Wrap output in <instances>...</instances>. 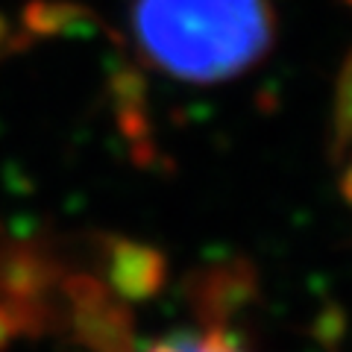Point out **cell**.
I'll list each match as a JSON object with an SVG mask.
<instances>
[{
	"label": "cell",
	"mask_w": 352,
	"mask_h": 352,
	"mask_svg": "<svg viewBox=\"0 0 352 352\" xmlns=\"http://www.w3.org/2000/svg\"><path fill=\"white\" fill-rule=\"evenodd\" d=\"M338 188H340V197H344V203L352 206V159H349V164H346V170L340 173Z\"/></svg>",
	"instance_id": "ba28073f"
},
{
	"label": "cell",
	"mask_w": 352,
	"mask_h": 352,
	"mask_svg": "<svg viewBox=\"0 0 352 352\" xmlns=\"http://www.w3.org/2000/svg\"><path fill=\"white\" fill-rule=\"evenodd\" d=\"M346 3H349V6H352V0H346Z\"/></svg>",
	"instance_id": "30bf717a"
},
{
	"label": "cell",
	"mask_w": 352,
	"mask_h": 352,
	"mask_svg": "<svg viewBox=\"0 0 352 352\" xmlns=\"http://www.w3.org/2000/svg\"><path fill=\"white\" fill-rule=\"evenodd\" d=\"M138 50L185 82H223L258 65L276 38L267 0H132Z\"/></svg>",
	"instance_id": "6da1fadb"
},
{
	"label": "cell",
	"mask_w": 352,
	"mask_h": 352,
	"mask_svg": "<svg viewBox=\"0 0 352 352\" xmlns=\"http://www.w3.org/2000/svg\"><path fill=\"white\" fill-rule=\"evenodd\" d=\"M182 352H191V346H188V344H185V349H182Z\"/></svg>",
	"instance_id": "9c48e42d"
},
{
	"label": "cell",
	"mask_w": 352,
	"mask_h": 352,
	"mask_svg": "<svg viewBox=\"0 0 352 352\" xmlns=\"http://www.w3.org/2000/svg\"><path fill=\"white\" fill-rule=\"evenodd\" d=\"M352 147V50L344 56L335 82V106H332V162H340Z\"/></svg>",
	"instance_id": "5b68a950"
},
{
	"label": "cell",
	"mask_w": 352,
	"mask_h": 352,
	"mask_svg": "<svg viewBox=\"0 0 352 352\" xmlns=\"http://www.w3.org/2000/svg\"><path fill=\"white\" fill-rule=\"evenodd\" d=\"M185 296L203 326H223L258 300V270L247 258L208 264L185 279Z\"/></svg>",
	"instance_id": "7a4b0ae2"
},
{
	"label": "cell",
	"mask_w": 352,
	"mask_h": 352,
	"mask_svg": "<svg viewBox=\"0 0 352 352\" xmlns=\"http://www.w3.org/2000/svg\"><path fill=\"white\" fill-rule=\"evenodd\" d=\"M112 91L118 97V109H144L147 103V80L138 68H124L112 76Z\"/></svg>",
	"instance_id": "52a82bcc"
},
{
	"label": "cell",
	"mask_w": 352,
	"mask_h": 352,
	"mask_svg": "<svg viewBox=\"0 0 352 352\" xmlns=\"http://www.w3.org/2000/svg\"><path fill=\"white\" fill-rule=\"evenodd\" d=\"M346 326H349V317L344 311V305L326 302L320 311L314 314L311 326H308V335H311L323 349L340 352V340L346 338Z\"/></svg>",
	"instance_id": "8992f818"
},
{
	"label": "cell",
	"mask_w": 352,
	"mask_h": 352,
	"mask_svg": "<svg viewBox=\"0 0 352 352\" xmlns=\"http://www.w3.org/2000/svg\"><path fill=\"white\" fill-rule=\"evenodd\" d=\"M112 285L126 300H150L168 285V258L156 247L118 241L112 250Z\"/></svg>",
	"instance_id": "3957f363"
},
{
	"label": "cell",
	"mask_w": 352,
	"mask_h": 352,
	"mask_svg": "<svg viewBox=\"0 0 352 352\" xmlns=\"http://www.w3.org/2000/svg\"><path fill=\"white\" fill-rule=\"evenodd\" d=\"M80 335L100 352H132V314L109 300L91 305L80 317Z\"/></svg>",
	"instance_id": "277c9868"
}]
</instances>
